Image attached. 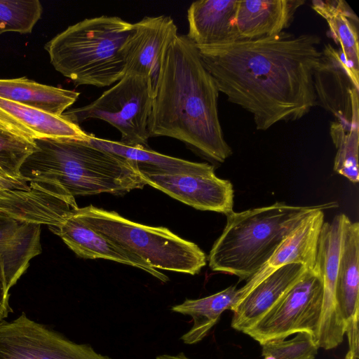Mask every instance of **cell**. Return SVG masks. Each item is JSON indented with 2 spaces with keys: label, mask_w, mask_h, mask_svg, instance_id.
Segmentation results:
<instances>
[{
  "label": "cell",
  "mask_w": 359,
  "mask_h": 359,
  "mask_svg": "<svg viewBox=\"0 0 359 359\" xmlns=\"http://www.w3.org/2000/svg\"><path fill=\"white\" fill-rule=\"evenodd\" d=\"M74 215L156 269L195 275L206 264V255L196 244L166 227L141 224L91 205L79 208Z\"/></svg>",
  "instance_id": "obj_6"
},
{
  "label": "cell",
  "mask_w": 359,
  "mask_h": 359,
  "mask_svg": "<svg viewBox=\"0 0 359 359\" xmlns=\"http://www.w3.org/2000/svg\"><path fill=\"white\" fill-rule=\"evenodd\" d=\"M262 355L277 359H314L319 348L314 337L307 332H299L290 339H274L260 344Z\"/></svg>",
  "instance_id": "obj_30"
},
{
  "label": "cell",
  "mask_w": 359,
  "mask_h": 359,
  "mask_svg": "<svg viewBox=\"0 0 359 359\" xmlns=\"http://www.w3.org/2000/svg\"><path fill=\"white\" fill-rule=\"evenodd\" d=\"M177 35L169 16L144 17L133 24L122 48L126 74L151 79L154 86L163 55Z\"/></svg>",
  "instance_id": "obj_14"
},
{
  "label": "cell",
  "mask_w": 359,
  "mask_h": 359,
  "mask_svg": "<svg viewBox=\"0 0 359 359\" xmlns=\"http://www.w3.org/2000/svg\"><path fill=\"white\" fill-rule=\"evenodd\" d=\"M219 90L198 49L177 35L165 50L154 83L149 137H169L205 158L223 163L232 154L220 124Z\"/></svg>",
  "instance_id": "obj_2"
},
{
  "label": "cell",
  "mask_w": 359,
  "mask_h": 359,
  "mask_svg": "<svg viewBox=\"0 0 359 359\" xmlns=\"http://www.w3.org/2000/svg\"><path fill=\"white\" fill-rule=\"evenodd\" d=\"M154 87L151 79L126 74L97 99L69 109L62 116L77 125L89 119L104 121L120 132L121 143L147 147Z\"/></svg>",
  "instance_id": "obj_7"
},
{
  "label": "cell",
  "mask_w": 359,
  "mask_h": 359,
  "mask_svg": "<svg viewBox=\"0 0 359 359\" xmlns=\"http://www.w3.org/2000/svg\"><path fill=\"white\" fill-rule=\"evenodd\" d=\"M133 24L117 16L86 18L44 46L54 68L79 85L109 86L126 74L123 46Z\"/></svg>",
  "instance_id": "obj_5"
},
{
  "label": "cell",
  "mask_w": 359,
  "mask_h": 359,
  "mask_svg": "<svg viewBox=\"0 0 359 359\" xmlns=\"http://www.w3.org/2000/svg\"><path fill=\"white\" fill-rule=\"evenodd\" d=\"M0 127L32 140L60 137L87 140L89 135L62 115H53L1 97Z\"/></svg>",
  "instance_id": "obj_20"
},
{
  "label": "cell",
  "mask_w": 359,
  "mask_h": 359,
  "mask_svg": "<svg viewBox=\"0 0 359 359\" xmlns=\"http://www.w3.org/2000/svg\"><path fill=\"white\" fill-rule=\"evenodd\" d=\"M344 215L339 214L331 222H323L314 266L323 283L322 315L316 344L325 350L338 346L345 334V325L335 294Z\"/></svg>",
  "instance_id": "obj_11"
},
{
  "label": "cell",
  "mask_w": 359,
  "mask_h": 359,
  "mask_svg": "<svg viewBox=\"0 0 359 359\" xmlns=\"http://www.w3.org/2000/svg\"><path fill=\"white\" fill-rule=\"evenodd\" d=\"M0 359L111 358L64 338L22 313L11 322H0Z\"/></svg>",
  "instance_id": "obj_9"
},
{
  "label": "cell",
  "mask_w": 359,
  "mask_h": 359,
  "mask_svg": "<svg viewBox=\"0 0 359 359\" xmlns=\"http://www.w3.org/2000/svg\"><path fill=\"white\" fill-rule=\"evenodd\" d=\"M331 203L299 206L276 202L242 212L233 211L226 215V224L210 250V268L248 280L306 215Z\"/></svg>",
  "instance_id": "obj_4"
},
{
  "label": "cell",
  "mask_w": 359,
  "mask_h": 359,
  "mask_svg": "<svg viewBox=\"0 0 359 359\" xmlns=\"http://www.w3.org/2000/svg\"><path fill=\"white\" fill-rule=\"evenodd\" d=\"M320 38L283 32L270 37L197 47L219 92L250 112L256 128L294 121L317 104L313 75Z\"/></svg>",
  "instance_id": "obj_1"
},
{
  "label": "cell",
  "mask_w": 359,
  "mask_h": 359,
  "mask_svg": "<svg viewBox=\"0 0 359 359\" xmlns=\"http://www.w3.org/2000/svg\"><path fill=\"white\" fill-rule=\"evenodd\" d=\"M42 10L38 0H0V34L7 32L31 33Z\"/></svg>",
  "instance_id": "obj_29"
},
{
  "label": "cell",
  "mask_w": 359,
  "mask_h": 359,
  "mask_svg": "<svg viewBox=\"0 0 359 359\" xmlns=\"http://www.w3.org/2000/svg\"><path fill=\"white\" fill-rule=\"evenodd\" d=\"M87 141L91 145L121 156L136 163L138 170L168 173L194 174L204 172L213 165L192 162L158 153L149 147H130L119 141H112L89 134Z\"/></svg>",
  "instance_id": "obj_25"
},
{
  "label": "cell",
  "mask_w": 359,
  "mask_h": 359,
  "mask_svg": "<svg viewBox=\"0 0 359 359\" xmlns=\"http://www.w3.org/2000/svg\"><path fill=\"white\" fill-rule=\"evenodd\" d=\"M336 301L345 325L349 352L358 358L359 348V224L344 215L336 283Z\"/></svg>",
  "instance_id": "obj_15"
},
{
  "label": "cell",
  "mask_w": 359,
  "mask_h": 359,
  "mask_svg": "<svg viewBox=\"0 0 359 359\" xmlns=\"http://www.w3.org/2000/svg\"><path fill=\"white\" fill-rule=\"evenodd\" d=\"M264 359H277V358H276L275 357H273L272 355H265V356H264Z\"/></svg>",
  "instance_id": "obj_33"
},
{
  "label": "cell",
  "mask_w": 359,
  "mask_h": 359,
  "mask_svg": "<svg viewBox=\"0 0 359 359\" xmlns=\"http://www.w3.org/2000/svg\"><path fill=\"white\" fill-rule=\"evenodd\" d=\"M337 206V203L332 202L330 205L316 209L306 215L283 240L266 264L242 287L238 289L235 304L262 280L283 266L300 264L307 269H313L316 263L319 236L324 222L323 210Z\"/></svg>",
  "instance_id": "obj_16"
},
{
  "label": "cell",
  "mask_w": 359,
  "mask_h": 359,
  "mask_svg": "<svg viewBox=\"0 0 359 359\" xmlns=\"http://www.w3.org/2000/svg\"><path fill=\"white\" fill-rule=\"evenodd\" d=\"M79 92L39 83L25 77L0 79V97L53 115L62 116Z\"/></svg>",
  "instance_id": "obj_23"
},
{
  "label": "cell",
  "mask_w": 359,
  "mask_h": 359,
  "mask_svg": "<svg viewBox=\"0 0 359 359\" xmlns=\"http://www.w3.org/2000/svg\"><path fill=\"white\" fill-rule=\"evenodd\" d=\"M238 0H198L187 11V36L196 46L203 47L238 40L235 26Z\"/></svg>",
  "instance_id": "obj_22"
},
{
  "label": "cell",
  "mask_w": 359,
  "mask_h": 359,
  "mask_svg": "<svg viewBox=\"0 0 359 359\" xmlns=\"http://www.w3.org/2000/svg\"><path fill=\"white\" fill-rule=\"evenodd\" d=\"M317 102L345 130L359 128V79L347 68L341 50L325 45L313 75Z\"/></svg>",
  "instance_id": "obj_10"
},
{
  "label": "cell",
  "mask_w": 359,
  "mask_h": 359,
  "mask_svg": "<svg viewBox=\"0 0 359 359\" xmlns=\"http://www.w3.org/2000/svg\"><path fill=\"white\" fill-rule=\"evenodd\" d=\"M27 182L22 189L0 190V216L55 228L79 208L75 197L62 187Z\"/></svg>",
  "instance_id": "obj_13"
},
{
  "label": "cell",
  "mask_w": 359,
  "mask_h": 359,
  "mask_svg": "<svg viewBox=\"0 0 359 359\" xmlns=\"http://www.w3.org/2000/svg\"><path fill=\"white\" fill-rule=\"evenodd\" d=\"M39 224L0 216V280L9 291L41 252Z\"/></svg>",
  "instance_id": "obj_19"
},
{
  "label": "cell",
  "mask_w": 359,
  "mask_h": 359,
  "mask_svg": "<svg viewBox=\"0 0 359 359\" xmlns=\"http://www.w3.org/2000/svg\"><path fill=\"white\" fill-rule=\"evenodd\" d=\"M35 151L20 169L24 180L59 186L74 197L142 189L136 163L71 137L34 140Z\"/></svg>",
  "instance_id": "obj_3"
},
{
  "label": "cell",
  "mask_w": 359,
  "mask_h": 359,
  "mask_svg": "<svg viewBox=\"0 0 359 359\" xmlns=\"http://www.w3.org/2000/svg\"><path fill=\"white\" fill-rule=\"evenodd\" d=\"M312 8L327 22L330 36L340 46L346 66L359 79V20L345 1L314 0Z\"/></svg>",
  "instance_id": "obj_24"
},
{
  "label": "cell",
  "mask_w": 359,
  "mask_h": 359,
  "mask_svg": "<svg viewBox=\"0 0 359 359\" xmlns=\"http://www.w3.org/2000/svg\"><path fill=\"white\" fill-rule=\"evenodd\" d=\"M330 135L337 149L334 170L352 183L357 184L359 181V128L346 130L340 124L332 121Z\"/></svg>",
  "instance_id": "obj_28"
},
{
  "label": "cell",
  "mask_w": 359,
  "mask_h": 359,
  "mask_svg": "<svg viewBox=\"0 0 359 359\" xmlns=\"http://www.w3.org/2000/svg\"><path fill=\"white\" fill-rule=\"evenodd\" d=\"M302 0H238L235 26L238 40L277 35L292 23Z\"/></svg>",
  "instance_id": "obj_21"
},
{
  "label": "cell",
  "mask_w": 359,
  "mask_h": 359,
  "mask_svg": "<svg viewBox=\"0 0 359 359\" xmlns=\"http://www.w3.org/2000/svg\"><path fill=\"white\" fill-rule=\"evenodd\" d=\"M36 149L34 140L13 133L0 127V190L26 187L20 169Z\"/></svg>",
  "instance_id": "obj_27"
},
{
  "label": "cell",
  "mask_w": 359,
  "mask_h": 359,
  "mask_svg": "<svg viewBox=\"0 0 359 359\" xmlns=\"http://www.w3.org/2000/svg\"><path fill=\"white\" fill-rule=\"evenodd\" d=\"M323 283L319 272L306 269L301 278L245 334L262 344L299 332L317 341L323 308Z\"/></svg>",
  "instance_id": "obj_8"
},
{
  "label": "cell",
  "mask_w": 359,
  "mask_h": 359,
  "mask_svg": "<svg viewBox=\"0 0 359 359\" xmlns=\"http://www.w3.org/2000/svg\"><path fill=\"white\" fill-rule=\"evenodd\" d=\"M54 229L65 243L82 258L114 261L141 269L163 282L168 280L165 274L153 268L141 257L96 232L74 214Z\"/></svg>",
  "instance_id": "obj_18"
},
{
  "label": "cell",
  "mask_w": 359,
  "mask_h": 359,
  "mask_svg": "<svg viewBox=\"0 0 359 359\" xmlns=\"http://www.w3.org/2000/svg\"><path fill=\"white\" fill-rule=\"evenodd\" d=\"M8 290L0 280V322L8 316L11 311L8 304Z\"/></svg>",
  "instance_id": "obj_31"
},
{
  "label": "cell",
  "mask_w": 359,
  "mask_h": 359,
  "mask_svg": "<svg viewBox=\"0 0 359 359\" xmlns=\"http://www.w3.org/2000/svg\"><path fill=\"white\" fill-rule=\"evenodd\" d=\"M156 359H189L187 358L185 355H184L182 353L177 355H168V354H163L158 355Z\"/></svg>",
  "instance_id": "obj_32"
},
{
  "label": "cell",
  "mask_w": 359,
  "mask_h": 359,
  "mask_svg": "<svg viewBox=\"0 0 359 359\" xmlns=\"http://www.w3.org/2000/svg\"><path fill=\"white\" fill-rule=\"evenodd\" d=\"M306 269L302 264H290L274 271L231 308L233 314L231 326L245 334L301 278Z\"/></svg>",
  "instance_id": "obj_17"
},
{
  "label": "cell",
  "mask_w": 359,
  "mask_h": 359,
  "mask_svg": "<svg viewBox=\"0 0 359 359\" xmlns=\"http://www.w3.org/2000/svg\"><path fill=\"white\" fill-rule=\"evenodd\" d=\"M237 287L231 285L214 294L198 299H186L172 307V311L190 316L191 328L181 337L184 344H194L201 341L218 322L222 313L231 309L236 300Z\"/></svg>",
  "instance_id": "obj_26"
},
{
  "label": "cell",
  "mask_w": 359,
  "mask_h": 359,
  "mask_svg": "<svg viewBox=\"0 0 359 359\" xmlns=\"http://www.w3.org/2000/svg\"><path fill=\"white\" fill-rule=\"evenodd\" d=\"M146 184L195 209L226 215L233 212V189L229 180L219 178L215 168L194 174L138 170Z\"/></svg>",
  "instance_id": "obj_12"
},
{
  "label": "cell",
  "mask_w": 359,
  "mask_h": 359,
  "mask_svg": "<svg viewBox=\"0 0 359 359\" xmlns=\"http://www.w3.org/2000/svg\"><path fill=\"white\" fill-rule=\"evenodd\" d=\"M345 359H352V356L350 352L348 351V353L346 355Z\"/></svg>",
  "instance_id": "obj_34"
}]
</instances>
